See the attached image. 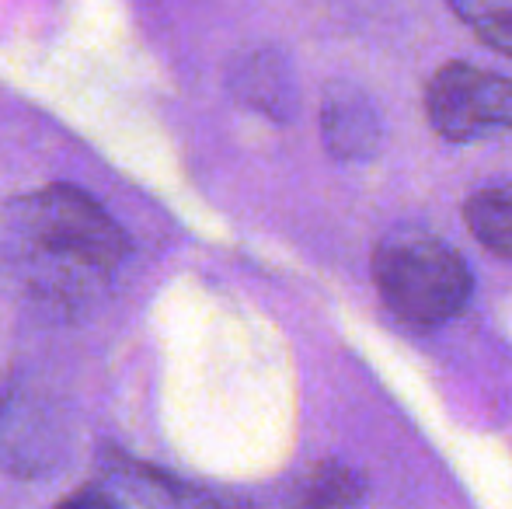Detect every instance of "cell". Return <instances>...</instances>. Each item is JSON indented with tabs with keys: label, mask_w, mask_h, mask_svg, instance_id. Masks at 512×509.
Returning a JSON list of instances; mask_svg holds the SVG:
<instances>
[{
	"label": "cell",
	"mask_w": 512,
	"mask_h": 509,
	"mask_svg": "<svg viewBox=\"0 0 512 509\" xmlns=\"http://www.w3.org/2000/svg\"><path fill=\"white\" fill-rule=\"evenodd\" d=\"M321 136L342 161H366L380 147V112L356 84H328L321 98Z\"/></svg>",
	"instance_id": "277c9868"
},
{
	"label": "cell",
	"mask_w": 512,
	"mask_h": 509,
	"mask_svg": "<svg viewBox=\"0 0 512 509\" xmlns=\"http://www.w3.org/2000/svg\"><path fill=\"white\" fill-rule=\"evenodd\" d=\"M425 112L443 140L467 143L512 129V77L443 63L425 84Z\"/></svg>",
	"instance_id": "3957f363"
},
{
	"label": "cell",
	"mask_w": 512,
	"mask_h": 509,
	"mask_svg": "<svg viewBox=\"0 0 512 509\" xmlns=\"http://www.w3.org/2000/svg\"><path fill=\"white\" fill-rule=\"evenodd\" d=\"M384 307L411 332H436L467 307L474 276L446 241L429 231H391L373 252Z\"/></svg>",
	"instance_id": "6da1fadb"
},
{
	"label": "cell",
	"mask_w": 512,
	"mask_h": 509,
	"mask_svg": "<svg viewBox=\"0 0 512 509\" xmlns=\"http://www.w3.org/2000/svg\"><path fill=\"white\" fill-rule=\"evenodd\" d=\"M18 238L60 269L108 276L129 255L122 227L74 185H49L14 203Z\"/></svg>",
	"instance_id": "7a4b0ae2"
},
{
	"label": "cell",
	"mask_w": 512,
	"mask_h": 509,
	"mask_svg": "<svg viewBox=\"0 0 512 509\" xmlns=\"http://www.w3.org/2000/svg\"><path fill=\"white\" fill-rule=\"evenodd\" d=\"M446 4L488 49L512 56V0H446Z\"/></svg>",
	"instance_id": "8992f818"
},
{
	"label": "cell",
	"mask_w": 512,
	"mask_h": 509,
	"mask_svg": "<svg viewBox=\"0 0 512 509\" xmlns=\"http://www.w3.org/2000/svg\"><path fill=\"white\" fill-rule=\"evenodd\" d=\"M467 231L492 255L512 258V185H492L467 196L464 203Z\"/></svg>",
	"instance_id": "5b68a950"
},
{
	"label": "cell",
	"mask_w": 512,
	"mask_h": 509,
	"mask_svg": "<svg viewBox=\"0 0 512 509\" xmlns=\"http://www.w3.org/2000/svg\"><path fill=\"white\" fill-rule=\"evenodd\" d=\"M276 70V63L272 60H255V63H248L244 67V81H241V91L251 98V102L258 105V109H265V112H283L279 109V102L276 98H283L286 91H276V88H283V84H276V77L269 81V74Z\"/></svg>",
	"instance_id": "ba28073f"
},
{
	"label": "cell",
	"mask_w": 512,
	"mask_h": 509,
	"mask_svg": "<svg viewBox=\"0 0 512 509\" xmlns=\"http://www.w3.org/2000/svg\"><path fill=\"white\" fill-rule=\"evenodd\" d=\"M366 485L352 468L338 461H324L300 485V503L307 506H352L363 503Z\"/></svg>",
	"instance_id": "52a82bcc"
}]
</instances>
